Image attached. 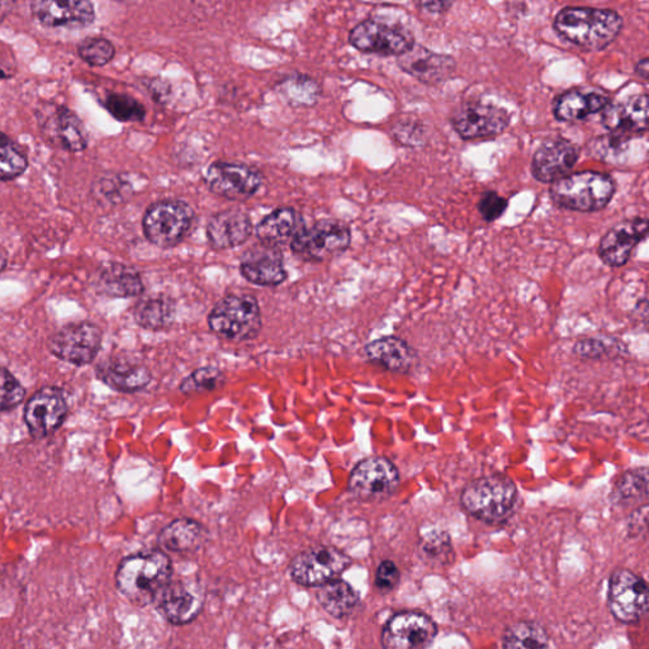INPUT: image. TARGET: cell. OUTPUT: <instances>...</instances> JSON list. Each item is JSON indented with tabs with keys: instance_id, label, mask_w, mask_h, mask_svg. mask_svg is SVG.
Listing matches in <instances>:
<instances>
[{
	"instance_id": "31",
	"label": "cell",
	"mask_w": 649,
	"mask_h": 649,
	"mask_svg": "<svg viewBox=\"0 0 649 649\" xmlns=\"http://www.w3.org/2000/svg\"><path fill=\"white\" fill-rule=\"evenodd\" d=\"M316 598L325 612L338 621L347 620L353 615L361 604V597L353 586L341 578L320 586Z\"/></svg>"
},
{
	"instance_id": "6",
	"label": "cell",
	"mask_w": 649,
	"mask_h": 649,
	"mask_svg": "<svg viewBox=\"0 0 649 649\" xmlns=\"http://www.w3.org/2000/svg\"><path fill=\"white\" fill-rule=\"evenodd\" d=\"M194 211L184 201L155 202L146 209L143 220L145 237L159 248H173L187 238L194 223Z\"/></svg>"
},
{
	"instance_id": "18",
	"label": "cell",
	"mask_w": 649,
	"mask_h": 649,
	"mask_svg": "<svg viewBox=\"0 0 649 649\" xmlns=\"http://www.w3.org/2000/svg\"><path fill=\"white\" fill-rule=\"evenodd\" d=\"M647 217H633L616 224L600 240V260L609 267H623L629 262L635 249L647 238Z\"/></svg>"
},
{
	"instance_id": "32",
	"label": "cell",
	"mask_w": 649,
	"mask_h": 649,
	"mask_svg": "<svg viewBox=\"0 0 649 649\" xmlns=\"http://www.w3.org/2000/svg\"><path fill=\"white\" fill-rule=\"evenodd\" d=\"M302 228L301 217L296 209L285 207L276 209L257 225L256 237L262 244L279 248L293 240Z\"/></svg>"
},
{
	"instance_id": "8",
	"label": "cell",
	"mask_w": 649,
	"mask_h": 649,
	"mask_svg": "<svg viewBox=\"0 0 649 649\" xmlns=\"http://www.w3.org/2000/svg\"><path fill=\"white\" fill-rule=\"evenodd\" d=\"M349 226L341 221L324 220L302 226L291 241L292 252L308 262H325L346 252L350 247Z\"/></svg>"
},
{
	"instance_id": "2",
	"label": "cell",
	"mask_w": 649,
	"mask_h": 649,
	"mask_svg": "<svg viewBox=\"0 0 649 649\" xmlns=\"http://www.w3.org/2000/svg\"><path fill=\"white\" fill-rule=\"evenodd\" d=\"M553 27L570 45L586 52L603 51L623 28L622 15L613 10L567 7L558 12Z\"/></svg>"
},
{
	"instance_id": "28",
	"label": "cell",
	"mask_w": 649,
	"mask_h": 649,
	"mask_svg": "<svg viewBox=\"0 0 649 649\" xmlns=\"http://www.w3.org/2000/svg\"><path fill=\"white\" fill-rule=\"evenodd\" d=\"M94 287L100 295L113 299H129L144 292L139 273L121 263H108L100 267L94 278Z\"/></svg>"
},
{
	"instance_id": "43",
	"label": "cell",
	"mask_w": 649,
	"mask_h": 649,
	"mask_svg": "<svg viewBox=\"0 0 649 649\" xmlns=\"http://www.w3.org/2000/svg\"><path fill=\"white\" fill-rule=\"evenodd\" d=\"M421 556L428 561L445 562L452 552L450 539L447 533L429 534L420 544Z\"/></svg>"
},
{
	"instance_id": "19",
	"label": "cell",
	"mask_w": 649,
	"mask_h": 649,
	"mask_svg": "<svg viewBox=\"0 0 649 649\" xmlns=\"http://www.w3.org/2000/svg\"><path fill=\"white\" fill-rule=\"evenodd\" d=\"M580 158V148L565 139L546 140L531 161V175L538 182L553 184L570 175Z\"/></svg>"
},
{
	"instance_id": "30",
	"label": "cell",
	"mask_w": 649,
	"mask_h": 649,
	"mask_svg": "<svg viewBox=\"0 0 649 649\" xmlns=\"http://www.w3.org/2000/svg\"><path fill=\"white\" fill-rule=\"evenodd\" d=\"M364 353L372 363L382 366V369L401 373L410 371L417 359L416 351L410 348L409 344L396 336H387V338L370 342L365 347Z\"/></svg>"
},
{
	"instance_id": "46",
	"label": "cell",
	"mask_w": 649,
	"mask_h": 649,
	"mask_svg": "<svg viewBox=\"0 0 649 649\" xmlns=\"http://www.w3.org/2000/svg\"><path fill=\"white\" fill-rule=\"evenodd\" d=\"M400 580V569H398L393 561L386 560L380 563L377 570H375V588L381 592L388 593L397 588Z\"/></svg>"
},
{
	"instance_id": "24",
	"label": "cell",
	"mask_w": 649,
	"mask_h": 649,
	"mask_svg": "<svg viewBox=\"0 0 649 649\" xmlns=\"http://www.w3.org/2000/svg\"><path fill=\"white\" fill-rule=\"evenodd\" d=\"M601 122L610 134L640 137L648 131V96L637 94L622 104L608 105Z\"/></svg>"
},
{
	"instance_id": "38",
	"label": "cell",
	"mask_w": 649,
	"mask_h": 649,
	"mask_svg": "<svg viewBox=\"0 0 649 649\" xmlns=\"http://www.w3.org/2000/svg\"><path fill=\"white\" fill-rule=\"evenodd\" d=\"M104 106L120 122H141L146 117L145 107L128 94L109 93Z\"/></svg>"
},
{
	"instance_id": "7",
	"label": "cell",
	"mask_w": 649,
	"mask_h": 649,
	"mask_svg": "<svg viewBox=\"0 0 649 649\" xmlns=\"http://www.w3.org/2000/svg\"><path fill=\"white\" fill-rule=\"evenodd\" d=\"M351 558L333 545L303 551L289 563L292 581L303 588H320L339 578L351 566Z\"/></svg>"
},
{
	"instance_id": "11",
	"label": "cell",
	"mask_w": 649,
	"mask_h": 649,
	"mask_svg": "<svg viewBox=\"0 0 649 649\" xmlns=\"http://www.w3.org/2000/svg\"><path fill=\"white\" fill-rule=\"evenodd\" d=\"M648 586L642 577L627 568H617L610 576L608 608L623 624L638 623L648 610Z\"/></svg>"
},
{
	"instance_id": "14",
	"label": "cell",
	"mask_w": 649,
	"mask_h": 649,
	"mask_svg": "<svg viewBox=\"0 0 649 649\" xmlns=\"http://www.w3.org/2000/svg\"><path fill=\"white\" fill-rule=\"evenodd\" d=\"M101 332L88 322L69 324L55 333L49 341L50 353L62 362L87 365L99 354Z\"/></svg>"
},
{
	"instance_id": "16",
	"label": "cell",
	"mask_w": 649,
	"mask_h": 649,
	"mask_svg": "<svg viewBox=\"0 0 649 649\" xmlns=\"http://www.w3.org/2000/svg\"><path fill=\"white\" fill-rule=\"evenodd\" d=\"M437 635V625L420 612H401L390 616L382 630L383 649H428Z\"/></svg>"
},
{
	"instance_id": "35",
	"label": "cell",
	"mask_w": 649,
	"mask_h": 649,
	"mask_svg": "<svg viewBox=\"0 0 649 649\" xmlns=\"http://www.w3.org/2000/svg\"><path fill=\"white\" fill-rule=\"evenodd\" d=\"M613 502L621 506H628L646 502L648 497L647 468L633 469L620 477L613 491Z\"/></svg>"
},
{
	"instance_id": "29",
	"label": "cell",
	"mask_w": 649,
	"mask_h": 649,
	"mask_svg": "<svg viewBox=\"0 0 649 649\" xmlns=\"http://www.w3.org/2000/svg\"><path fill=\"white\" fill-rule=\"evenodd\" d=\"M208 541V530L197 520L182 518L171 521L160 531L158 542L163 550L175 553H194Z\"/></svg>"
},
{
	"instance_id": "51",
	"label": "cell",
	"mask_w": 649,
	"mask_h": 649,
	"mask_svg": "<svg viewBox=\"0 0 649 649\" xmlns=\"http://www.w3.org/2000/svg\"><path fill=\"white\" fill-rule=\"evenodd\" d=\"M8 264V256L3 249H0V272L4 271Z\"/></svg>"
},
{
	"instance_id": "10",
	"label": "cell",
	"mask_w": 649,
	"mask_h": 649,
	"mask_svg": "<svg viewBox=\"0 0 649 649\" xmlns=\"http://www.w3.org/2000/svg\"><path fill=\"white\" fill-rule=\"evenodd\" d=\"M400 484V472L385 457H371L358 464L349 477L350 494L365 503H380L393 496Z\"/></svg>"
},
{
	"instance_id": "42",
	"label": "cell",
	"mask_w": 649,
	"mask_h": 649,
	"mask_svg": "<svg viewBox=\"0 0 649 649\" xmlns=\"http://www.w3.org/2000/svg\"><path fill=\"white\" fill-rule=\"evenodd\" d=\"M638 137H629L620 134H609L599 137L596 146V153L600 159L608 161H621L622 156L627 154L632 141Z\"/></svg>"
},
{
	"instance_id": "45",
	"label": "cell",
	"mask_w": 649,
	"mask_h": 649,
	"mask_svg": "<svg viewBox=\"0 0 649 649\" xmlns=\"http://www.w3.org/2000/svg\"><path fill=\"white\" fill-rule=\"evenodd\" d=\"M509 207V202L496 192H484L482 197L477 205L480 215L484 221L495 223L505 214V211Z\"/></svg>"
},
{
	"instance_id": "12",
	"label": "cell",
	"mask_w": 649,
	"mask_h": 649,
	"mask_svg": "<svg viewBox=\"0 0 649 649\" xmlns=\"http://www.w3.org/2000/svg\"><path fill=\"white\" fill-rule=\"evenodd\" d=\"M452 127L460 139L482 140L502 135L510 127L507 109L481 101H466L452 115Z\"/></svg>"
},
{
	"instance_id": "33",
	"label": "cell",
	"mask_w": 649,
	"mask_h": 649,
	"mask_svg": "<svg viewBox=\"0 0 649 649\" xmlns=\"http://www.w3.org/2000/svg\"><path fill=\"white\" fill-rule=\"evenodd\" d=\"M177 304L168 297H152L140 301L134 310L135 322L146 330L159 332L173 325Z\"/></svg>"
},
{
	"instance_id": "23",
	"label": "cell",
	"mask_w": 649,
	"mask_h": 649,
	"mask_svg": "<svg viewBox=\"0 0 649 649\" xmlns=\"http://www.w3.org/2000/svg\"><path fill=\"white\" fill-rule=\"evenodd\" d=\"M240 272L250 284L276 287L287 279L284 255L279 248L260 244L250 248L241 257Z\"/></svg>"
},
{
	"instance_id": "37",
	"label": "cell",
	"mask_w": 649,
	"mask_h": 649,
	"mask_svg": "<svg viewBox=\"0 0 649 649\" xmlns=\"http://www.w3.org/2000/svg\"><path fill=\"white\" fill-rule=\"evenodd\" d=\"M279 91L295 106H312L316 104L320 94L317 83L304 75L287 77L280 83Z\"/></svg>"
},
{
	"instance_id": "34",
	"label": "cell",
	"mask_w": 649,
	"mask_h": 649,
	"mask_svg": "<svg viewBox=\"0 0 649 649\" xmlns=\"http://www.w3.org/2000/svg\"><path fill=\"white\" fill-rule=\"evenodd\" d=\"M503 647L504 649H550V636L537 622H516L505 630Z\"/></svg>"
},
{
	"instance_id": "22",
	"label": "cell",
	"mask_w": 649,
	"mask_h": 649,
	"mask_svg": "<svg viewBox=\"0 0 649 649\" xmlns=\"http://www.w3.org/2000/svg\"><path fill=\"white\" fill-rule=\"evenodd\" d=\"M43 109L40 127L53 143L70 153H82L88 147L89 136L83 121L76 113L62 106H47Z\"/></svg>"
},
{
	"instance_id": "27",
	"label": "cell",
	"mask_w": 649,
	"mask_h": 649,
	"mask_svg": "<svg viewBox=\"0 0 649 649\" xmlns=\"http://www.w3.org/2000/svg\"><path fill=\"white\" fill-rule=\"evenodd\" d=\"M609 104L610 99L603 93L570 89L556 98L553 115L560 122H581L592 115L603 112Z\"/></svg>"
},
{
	"instance_id": "3",
	"label": "cell",
	"mask_w": 649,
	"mask_h": 649,
	"mask_svg": "<svg viewBox=\"0 0 649 649\" xmlns=\"http://www.w3.org/2000/svg\"><path fill=\"white\" fill-rule=\"evenodd\" d=\"M518 497V488L509 477L492 474L468 483L460 503L474 519L489 526H500L512 518Z\"/></svg>"
},
{
	"instance_id": "50",
	"label": "cell",
	"mask_w": 649,
	"mask_h": 649,
	"mask_svg": "<svg viewBox=\"0 0 649 649\" xmlns=\"http://www.w3.org/2000/svg\"><path fill=\"white\" fill-rule=\"evenodd\" d=\"M14 3L12 2H0V22H2L8 14L12 12Z\"/></svg>"
},
{
	"instance_id": "9",
	"label": "cell",
	"mask_w": 649,
	"mask_h": 649,
	"mask_svg": "<svg viewBox=\"0 0 649 649\" xmlns=\"http://www.w3.org/2000/svg\"><path fill=\"white\" fill-rule=\"evenodd\" d=\"M206 603V590L199 578L171 580L155 600V608L170 624L187 625L201 615Z\"/></svg>"
},
{
	"instance_id": "36",
	"label": "cell",
	"mask_w": 649,
	"mask_h": 649,
	"mask_svg": "<svg viewBox=\"0 0 649 649\" xmlns=\"http://www.w3.org/2000/svg\"><path fill=\"white\" fill-rule=\"evenodd\" d=\"M28 168L25 152L14 141L0 131V181H12Z\"/></svg>"
},
{
	"instance_id": "39",
	"label": "cell",
	"mask_w": 649,
	"mask_h": 649,
	"mask_svg": "<svg viewBox=\"0 0 649 649\" xmlns=\"http://www.w3.org/2000/svg\"><path fill=\"white\" fill-rule=\"evenodd\" d=\"M77 53L82 60L92 67H105L116 55L115 46L104 37L85 38L77 45Z\"/></svg>"
},
{
	"instance_id": "15",
	"label": "cell",
	"mask_w": 649,
	"mask_h": 649,
	"mask_svg": "<svg viewBox=\"0 0 649 649\" xmlns=\"http://www.w3.org/2000/svg\"><path fill=\"white\" fill-rule=\"evenodd\" d=\"M209 191L230 201H245L260 191L262 171L241 163L215 161L205 173Z\"/></svg>"
},
{
	"instance_id": "40",
	"label": "cell",
	"mask_w": 649,
	"mask_h": 649,
	"mask_svg": "<svg viewBox=\"0 0 649 649\" xmlns=\"http://www.w3.org/2000/svg\"><path fill=\"white\" fill-rule=\"evenodd\" d=\"M225 374L215 366H205L194 371L182 382L181 390L183 394L206 393L215 390L225 385Z\"/></svg>"
},
{
	"instance_id": "21",
	"label": "cell",
	"mask_w": 649,
	"mask_h": 649,
	"mask_svg": "<svg viewBox=\"0 0 649 649\" xmlns=\"http://www.w3.org/2000/svg\"><path fill=\"white\" fill-rule=\"evenodd\" d=\"M397 65L413 80L428 85L442 84L456 73V60L449 55L436 53L416 45L409 52L397 58Z\"/></svg>"
},
{
	"instance_id": "20",
	"label": "cell",
	"mask_w": 649,
	"mask_h": 649,
	"mask_svg": "<svg viewBox=\"0 0 649 649\" xmlns=\"http://www.w3.org/2000/svg\"><path fill=\"white\" fill-rule=\"evenodd\" d=\"M34 17L47 28H81L96 20L88 0H36L29 4Z\"/></svg>"
},
{
	"instance_id": "44",
	"label": "cell",
	"mask_w": 649,
	"mask_h": 649,
	"mask_svg": "<svg viewBox=\"0 0 649 649\" xmlns=\"http://www.w3.org/2000/svg\"><path fill=\"white\" fill-rule=\"evenodd\" d=\"M393 135L398 144L417 147L424 144L425 128L417 120L398 121L393 129Z\"/></svg>"
},
{
	"instance_id": "41",
	"label": "cell",
	"mask_w": 649,
	"mask_h": 649,
	"mask_svg": "<svg viewBox=\"0 0 649 649\" xmlns=\"http://www.w3.org/2000/svg\"><path fill=\"white\" fill-rule=\"evenodd\" d=\"M25 397L26 389L21 382L0 366V412L17 408Z\"/></svg>"
},
{
	"instance_id": "1",
	"label": "cell",
	"mask_w": 649,
	"mask_h": 649,
	"mask_svg": "<svg viewBox=\"0 0 649 649\" xmlns=\"http://www.w3.org/2000/svg\"><path fill=\"white\" fill-rule=\"evenodd\" d=\"M173 562L166 552H139L122 560L117 568L116 586L132 604L146 606L155 603L173 580Z\"/></svg>"
},
{
	"instance_id": "25",
	"label": "cell",
	"mask_w": 649,
	"mask_h": 649,
	"mask_svg": "<svg viewBox=\"0 0 649 649\" xmlns=\"http://www.w3.org/2000/svg\"><path fill=\"white\" fill-rule=\"evenodd\" d=\"M206 232L209 245L214 249H232L245 244L252 237L253 225L248 214L240 209H228L209 218Z\"/></svg>"
},
{
	"instance_id": "52",
	"label": "cell",
	"mask_w": 649,
	"mask_h": 649,
	"mask_svg": "<svg viewBox=\"0 0 649 649\" xmlns=\"http://www.w3.org/2000/svg\"><path fill=\"white\" fill-rule=\"evenodd\" d=\"M8 75L5 74L4 70L0 68V81L7 80Z\"/></svg>"
},
{
	"instance_id": "47",
	"label": "cell",
	"mask_w": 649,
	"mask_h": 649,
	"mask_svg": "<svg viewBox=\"0 0 649 649\" xmlns=\"http://www.w3.org/2000/svg\"><path fill=\"white\" fill-rule=\"evenodd\" d=\"M605 344L598 339H584L577 341L574 347V353L582 359H599L606 354Z\"/></svg>"
},
{
	"instance_id": "26",
	"label": "cell",
	"mask_w": 649,
	"mask_h": 649,
	"mask_svg": "<svg viewBox=\"0 0 649 649\" xmlns=\"http://www.w3.org/2000/svg\"><path fill=\"white\" fill-rule=\"evenodd\" d=\"M99 381L117 393L132 394L144 389L153 380V374L145 365L109 358L97 365Z\"/></svg>"
},
{
	"instance_id": "17",
	"label": "cell",
	"mask_w": 649,
	"mask_h": 649,
	"mask_svg": "<svg viewBox=\"0 0 649 649\" xmlns=\"http://www.w3.org/2000/svg\"><path fill=\"white\" fill-rule=\"evenodd\" d=\"M68 412L67 398L60 388L38 389L25 408V422L29 434L36 440L53 434L65 421Z\"/></svg>"
},
{
	"instance_id": "5",
	"label": "cell",
	"mask_w": 649,
	"mask_h": 649,
	"mask_svg": "<svg viewBox=\"0 0 649 649\" xmlns=\"http://www.w3.org/2000/svg\"><path fill=\"white\" fill-rule=\"evenodd\" d=\"M208 325L211 330L224 339L252 340L262 330L260 303L250 295L226 296L211 311Z\"/></svg>"
},
{
	"instance_id": "4",
	"label": "cell",
	"mask_w": 649,
	"mask_h": 649,
	"mask_svg": "<svg viewBox=\"0 0 649 649\" xmlns=\"http://www.w3.org/2000/svg\"><path fill=\"white\" fill-rule=\"evenodd\" d=\"M616 183L612 177L600 171L570 173L551 187L554 205L576 213H598L612 202Z\"/></svg>"
},
{
	"instance_id": "49",
	"label": "cell",
	"mask_w": 649,
	"mask_h": 649,
	"mask_svg": "<svg viewBox=\"0 0 649 649\" xmlns=\"http://www.w3.org/2000/svg\"><path fill=\"white\" fill-rule=\"evenodd\" d=\"M649 60L647 58L637 62L636 65V73L639 77H642L644 81H648L649 76Z\"/></svg>"
},
{
	"instance_id": "13",
	"label": "cell",
	"mask_w": 649,
	"mask_h": 649,
	"mask_svg": "<svg viewBox=\"0 0 649 649\" xmlns=\"http://www.w3.org/2000/svg\"><path fill=\"white\" fill-rule=\"evenodd\" d=\"M349 43L364 53L400 58L417 45L416 38L400 27L378 21H363L350 31Z\"/></svg>"
},
{
	"instance_id": "48",
	"label": "cell",
	"mask_w": 649,
	"mask_h": 649,
	"mask_svg": "<svg viewBox=\"0 0 649 649\" xmlns=\"http://www.w3.org/2000/svg\"><path fill=\"white\" fill-rule=\"evenodd\" d=\"M421 11L428 12L430 14H444L447 13L455 3L453 2H419L417 4Z\"/></svg>"
}]
</instances>
